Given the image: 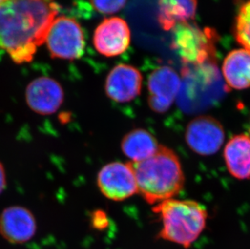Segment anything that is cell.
<instances>
[{"label":"cell","instance_id":"277c9868","mask_svg":"<svg viewBox=\"0 0 250 249\" xmlns=\"http://www.w3.org/2000/svg\"><path fill=\"white\" fill-rule=\"evenodd\" d=\"M172 48L185 63L202 65L215 56L218 34L212 28H202L194 22L172 28Z\"/></svg>","mask_w":250,"mask_h":249},{"label":"cell","instance_id":"d6986e66","mask_svg":"<svg viewBox=\"0 0 250 249\" xmlns=\"http://www.w3.org/2000/svg\"><path fill=\"white\" fill-rule=\"evenodd\" d=\"M7 185L6 181V174H5L4 167L2 166V163L0 162V194L4 190Z\"/></svg>","mask_w":250,"mask_h":249},{"label":"cell","instance_id":"5bb4252c","mask_svg":"<svg viewBox=\"0 0 250 249\" xmlns=\"http://www.w3.org/2000/svg\"><path fill=\"white\" fill-rule=\"evenodd\" d=\"M222 71L227 84L231 88L250 87V52L244 48L229 52L223 62Z\"/></svg>","mask_w":250,"mask_h":249},{"label":"cell","instance_id":"3957f363","mask_svg":"<svg viewBox=\"0 0 250 249\" xmlns=\"http://www.w3.org/2000/svg\"><path fill=\"white\" fill-rule=\"evenodd\" d=\"M160 214L162 228L158 238L189 249L205 229L207 209L190 200L168 199L153 208Z\"/></svg>","mask_w":250,"mask_h":249},{"label":"cell","instance_id":"7a4b0ae2","mask_svg":"<svg viewBox=\"0 0 250 249\" xmlns=\"http://www.w3.org/2000/svg\"><path fill=\"white\" fill-rule=\"evenodd\" d=\"M135 172L138 193L150 204L172 199L184 187L185 176L179 158L165 146L151 157L130 162Z\"/></svg>","mask_w":250,"mask_h":249},{"label":"cell","instance_id":"9a60e30c","mask_svg":"<svg viewBox=\"0 0 250 249\" xmlns=\"http://www.w3.org/2000/svg\"><path fill=\"white\" fill-rule=\"evenodd\" d=\"M158 22L165 30H172L177 24L193 21L197 0H159Z\"/></svg>","mask_w":250,"mask_h":249},{"label":"cell","instance_id":"4fadbf2b","mask_svg":"<svg viewBox=\"0 0 250 249\" xmlns=\"http://www.w3.org/2000/svg\"><path fill=\"white\" fill-rule=\"evenodd\" d=\"M224 160L231 176L237 179L250 177V137L237 134L232 137L224 149Z\"/></svg>","mask_w":250,"mask_h":249},{"label":"cell","instance_id":"7c38bea8","mask_svg":"<svg viewBox=\"0 0 250 249\" xmlns=\"http://www.w3.org/2000/svg\"><path fill=\"white\" fill-rule=\"evenodd\" d=\"M143 76L135 66L119 64L107 75L104 90L112 101L125 103L135 99L140 94Z\"/></svg>","mask_w":250,"mask_h":249},{"label":"cell","instance_id":"5b68a950","mask_svg":"<svg viewBox=\"0 0 250 249\" xmlns=\"http://www.w3.org/2000/svg\"><path fill=\"white\" fill-rule=\"evenodd\" d=\"M44 43L54 59L72 61L83 54L84 33L73 18L57 17L49 28Z\"/></svg>","mask_w":250,"mask_h":249},{"label":"cell","instance_id":"8992f818","mask_svg":"<svg viewBox=\"0 0 250 249\" xmlns=\"http://www.w3.org/2000/svg\"><path fill=\"white\" fill-rule=\"evenodd\" d=\"M97 186L103 195L113 201H123L138 193L136 178L130 162L104 165L97 175Z\"/></svg>","mask_w":250,"mask_h":249},{"label":"cell","instance_id":"8fae6325","mask_svg":"<svg viewBox=\"0 0 250 249\" xmlns=\"http://www.w3.org/2000/svg\"><path fill=\"white\" fill-rule=\"evenodd\" d=\"M37 232V222L33 213L20 206L10 207L0 215V235L12 245H24Z\"/></svg>","mask_w":250,"mask_h":249},{"label":"cell","instance_id":"ac0fdd59","mask_svg":"<svg viewBox=\"0 0 250 249\" xmlns=\"http://www.w3.org/2000/svg\"><path fill=\"white\" fill-rule=\"evenodd\" d=\"M97 12L104 15L115 14L125 7L127 0H89Z\"/></svg>","mask_w":250,"mask_h":249},{"label":"cell","instance_id":"ba28073f","mask_svg":"<svg viewBox=\"0 0 250 249\" xmlns=\"http://www.w3.org/2000/svg\"><path fill=\"white\" fill-rule=\"evenodd\" d=\"M130 29L120 17H109L97 26L93 34V45L98 53L116 57L126 51L130 44Z\"/></svg>","mask_w":250,"mask_h":249},{"label":"cell","instance_id":"2e32d148","mask_svg":"<svg viewBox=\"0 0 250 249\" xmlns=\"http://www.w3.org/2000/svg\"><path fill=\"white\" fill-rule=\"evenodd\" d=\"M156 138L145 129H136L125 134L122 141V150L132 162H140L153 155L158 150Z\"/></svg>","mask_w":250,"mask_h":249},{"label":"cell","instance_id":"ffe728a7","mask_svg":"<svg viewBox=\"0 0 250 249\" xmlns=\"http://www.w3.org/2000/svg\"><path fill=\"white\" fill-rule=\"evenodd\" d=\"M8 0H0V7L2 6V5L4 4L5 2H7Z\"/></svg>","mask_w":250,"mask_h":249},{"label":"cell","instance_id":"e0dca14e","mask_svg":"<svg viewBox=\"0 0 250 249\" xmlns=\"http://www.w3.org/2000/svg\"><path fill=\"white\" fill-rule=\"evenodd\" d=\"M233 33L236 42L250 52V0H246L240 5Z\"/></svg>","mask_w":250,"mask_h":249},{"label":"cell","instance_id":"6da1fadb","mask_svg":"<svg viewBox=\"0 0 250 249\" xmlns=\"http://www.w3.org/2000/svg\"><path fill=\"white\" fill-rule=\"evenodd\" d=\"M59 9L55 0H8L0 7V50L16 63L32 61Z\"/></svg>","mask_w":250,"mask_h":249},{"label":"cell","instance_id":"52a82bcc","mask_svg":"<svg viewBox=\"0 0 250 249\" xmlns=\"http://www.w3.org/2000/svg\"><path fill=\"white\" fill-rule=\"evenodd\" d=\"M224 129L219 121L210 116H200L188 124L186 140L193 151L201 155L217 152L224 141Z\"/></svg>","mask_w":250,"mask_h":249},{"label":"cell","instance_id":"30bf717a","mask_svg":"<svg viewBox=\"0 0 250 249\" xmlns=\"http://www.w3.org/2000/svg\"><path fill=\"white\" fill-rule=\"evenodd\" d=\"M25 100L31 110L41 115H50L63 103V89L52 78H37L27 86Z\"/></svg>","mask_w":250,"mask_h":249},{"label":"cell","instance_id":"9c48e42d","mask_svg":"<svg viewBox=\"0 0 250 249\" xmlns=\"http://www.w3.org/2000/svg\"><path fill=\"white\" fill-rule=\"evenodd\" d=\"M181 87L179 75L169 66L155 69L149 75L148 104L152 111L163 113L169 109Z\"/></svg>","mask_w":250,"mask_h":249}]
</instances>
